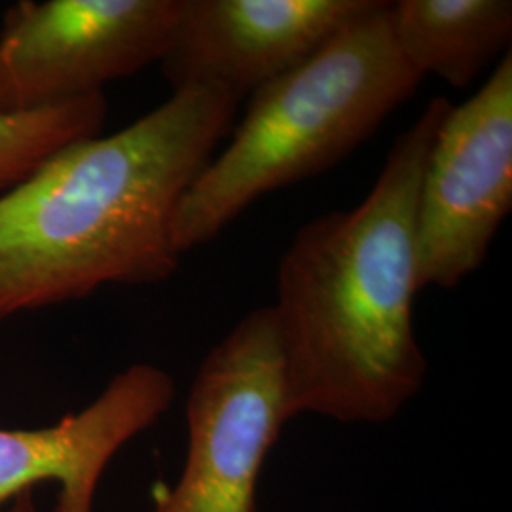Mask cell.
<instances>
[{"label": "cell", "instance_id": "obj_1", "mask_svg": "<svg viewBox=\"0 0 512 512\" xmlns=\"http://www.w3.org/2000/svg\"><path fill=\"white\" fill-rule=\"evenodd\" d=\"M450 109L431 99L395 139L365 200L306 222L279 258L270 310L293 418L385 423L420 393L416 211Z\"/></svg>", "mask_w": 512, "mask_h": 512}, {"label": "cell", "instance_id": "obj_2", "mask_svg": "<svg viewBox=\"0 0 512 512\" xmlns=\"http://www.w3.org/2000/svg\"><path fill=\"white\" fill-rule=\"evenodd\" d=\"M238 105L215 88L177 90L128 128L61 148L4 190L0 323L175 274L177 207L230 135Z\"/></svg>", "mask_w": 512, "mask_h": 512}, {"label": "cell", "instance_id": "obj_3", "mask_svg": "<svg viewBox=\"0 0 512 512\" xmlns=\"http://www.w3.org/2000/svg\"><path fill=\"white\" fill-rule=\"evenodd\" d=\"M421 80L395 44L389 2L376 0L317 54L249 95L228 147L203 167L177 207V251L217 238L258 198L340 164Z\"/></svg>", "mask_w": 512, "mask_h": 512}, {"label": "cell", "instance_id": "obj_4", "mask_svg": "<svg viewBox=\"0 0 512 512\" xmlns=\"http://www.w3.org/2000/svg\"><path fill=\"white\" fill-rule=\"evenodd\" d=\"M289 420L272 310L256 308L203 359L186 403L183 473L154 512H256L264 463Z\"/></svg>", "mask_w": 512, "mask_h": 512}, {"label": "cell", "instance_id": "obj_5", "mask_svg": "<svg viewBox=\"0 0 512 512\" xmlns=\"http://www.w3.org/2000/svg\"><path fill=\"white\" fill-rule=\"evenodd\" d=\"M181 0H23L0 31V116L52 109L164 57Z\"/></svg>", "mask_w": 512, "mask_h": 512}, {"label": "cell", "instance_id": "obj_6", "mask_svg": "<svg viewBox=\"0 0 512 512\" xmlns=\"http://www.w3.org/2000/svg\"><path fill=\"white\" fill-rule=\"evenodd\" d=\"M512 209V55L448 110L421 177L418 287L452 289L480 268Z\"/></svg>", "mask_w": 512, "mask_h": 512}, {"label": "cell", "instance_id": "obj_7", "mask_svg": "<svg viewBox=\"0 0 512 512\" xmlns=\"http://www.w3.org/2000/svg\"><path fill=\"white\" fill-rule=\"evenodd\" d=\"M376 0H181L164 57L173 92L253 95L302 65Z\"/></svg>", "mask_w": 512, "mask_h": 512}, {"label": "cell", "instance_id": "obj_8", "mask_svg": "<svg viewBox=\"0 0 512 512\" xmlns=\"http://www.w3.org/2000/svg\"><path fill=\"white\" fill-rule=\"evenodd\" d=\"M169 372L133 365L116 374L84 410L42 429H0V505L55 482L54 512H93L112 458L175 401Z\"/></svg>", "mask_w": 512, "mask_h": 512}, {"label": "cell", "instance_id": "obj_9", "mask_svg": "<svg viewBox=\"0 0 512 512\" xmlns=\"http://www.w3.org/2000/svg\"><path fill=\"white\" fill-rule=\"evenodd\" d=\"M389 18L404 61L459 90L511 52V0H399Z\"/></svg>", "mask_w": 512, "mask_h": 512}, {"label": "cell", "instance_id": "obj_10", "mask_svg": "<svg viewBox=\"0 0 512 512\" xmlns=\"http://www.w3.org/2000/svg\"><path fill=\"white\" fill-rule=\"evenodd\" d=\"M107 112L105 93H95L52 109L0 116V192L23 181L57 150L97 137Z\"/></svg>", "mask_w": 512, "mask_h": 512}, {"label": "cell", "instance_id": "obj_11", "mask_svg": "<svg viewBox=\"0 0 512 512\" xmlns=\"http://www.w3.org/2000/svg\"><path fill=\"white\" fill-rule=\"evenodd\" d=\"M6 512H37L35 509V497H33V490L25 492V494L18 495L14 499V505L10 507V511Z\"/></svg>", "mask_w": 512, "mask_h": 512}]
</instances>
